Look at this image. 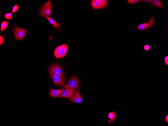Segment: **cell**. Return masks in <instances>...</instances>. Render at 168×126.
Instances as JSON below:
<instances>
[{
	"label": "cell",
	"instance_id": "cell-16",
	"mask_svg": "<svg viewBox=\"0 0 168 126\" xmlns=\"http://www.w3.org/2000/svg\"><path fill=\"white\" fill-rule=\"evenodd\" d=\"M12 13H7L5 15V18L8 20H11V18Z\"/></svg>",
	"mask_w": 168,
	"mask_h": 126
},
{
	"label": "cell",
	"instance_id": "cell-11",
	"mask_svg": "<svg viewBox=\"0 0 168 126\" xmlns=\"http://www.w3.org/2000/svg\"><path fill=\"white\" fill-rule=\"evenodd\" d=\"M65 88L60 89H51L50 91V95L52 97H60V96Z\"/></svg>",
	"mask_w": 168,
	"mask_h": 126
},
{
	"label": "cell",
	"instance_id": "cell-3",
	"mask_svg": "<svg viewBox=\"0 0 168 126\" xmlns=\"http://www.w3.org/2000/svg\"><path fill=\"white\" fill-rule=\"evenodd\" d=\"M13 32L15 39L17 40L23 39L27 33L25 29L16 26L13 29Z\"/></svg>",
	"mask_w": 168,
	"mask_h": 126
},
{
	"label": "cell",
	"instance_id": "cell-21",
	"mask_svg": "<svg viewBox=\"0 0 168 126\" xmlns=\"http://www.w3.org/2000/svg\"><path fill=\"white\" fill-rule=\"evenodd\" d=\"M164 63L165 66L168 65V56L165 57L164 58Z\"/></svg>",
	"mask_w": 168,
	"mask_h": 126
},
{
	"label": "cell",
	"instance_id": "cell-8",
	"mask_svg": "<svg viewBox=\"0 0 168 126\" xmlns=\"http://www.w3.org/2000/svg\"><path fill=\"white\" fill-rule=\"evenodd\" d=\"M76 91V89L68 88L64 89L61 94V97L70 99L73 96Z\"/></svg>",
	"mask_w": 168,
	"mask_h": 126
},
{
	"label": "cell",
	"instance_id": "cell-20",
	"mask_svg": "<svg viewBox=\"0 0 168 126\" xmlns=\"http://www.w3.org/2000/svg\"><path fill=\"white\" fill-rule=\"evenodd\" d=\"M153 0H138L139 2H143L147 3L149 4L152 3Z\"/></svg>",
	"mask_w": 168,
	"mask_h": 126
},
{
	"label": "cell",
	"instance_id": "cell-12",
	"mask_svg": "<svg viewBox=\"0 0 168 126\" xmlns=\"http://www.w3.org/2000/svg\"><path fill=\"white\" fill-rule=\"evenodd\" d=\"M118 115H117L114 111L109 112L108 115V117L110 120L108 121L109 124H113L114 123Z\"/></svg>",
	"mask_w": 168,
	"mask_h": 126
},
{
	"label": "cell",
	"instance_id": "cell-14",
	"mask_svg": "<svg viewBox=\"0 0 168 126\" xmlns=\"http://www.w3.org/2000/svg\"><path fill=\"white\" fill-rule=\"evenodd\" d=\"M152 4V5L155 7L159 8H164V6L160 0H153Z\"/></svg>",
	"mask_w": 168,
	"mask_h": 126
},
{
	"label": "cell",
	"instance_id": "cell-5",
	"mask_svg": "<svg viewBox=\"0 0 168 126\" xmlns=\"http://www.w3.org/2000/svg\"><path fill=\"white\" fill-rule=\"evenodd\" d=\"M49 73L64 76L63 70L60 66L56 63H54L50 65L49 68Z\"/></svg>",
	"mask_w": 168,
	"mask_h": 126
},
{
	"label": "cell",
	"instance_id": "cell-7",
	"mask_svg": "<svg viewBox=\"0 0 168 126\" xmlns=\"http://www.w3.org/2000/svg\"><path fill=\"white\" fill-rule=\"evenodd\" d=\"M107 2L106 0H93L91 1V5L94 9H101L105 7Z\"/></svg>",
	"mask_w": 168,
	"mask_h": 126
},
{
	"label": "cell",
	"instance_id": "cell-2",
	"mask_svg": "<svg viewBox=\"0 0 168 126\" xmlns=\"http://www.w3.org/2000/svg\"><path fill=\"white\" fill-rule=\"evenodd\" d=\"M51 2L50 1H48L47 2H45L44 4L40 8L39 11L40 16L46 17L50 16L52 6Z\"/></svg>",
	"mask_w": 168,
	"mask_h": 126
},
{
	"label": "cell",
	"instance_id": "cell-13",
	"mask_svg": "<svg viewBox=\"0 0 168 126\" xmlns=\"http://www.w3.org/2000/svg\"><path fill=\"white\" fill-rule=\"evenodd\" d=\"M46 18L49 21V22L55 28H59L60 27V24L57 22L51 17H46Z\"/></svg>",
	"mask_w": 168,
	"mask_h": 126
},
{
	"label": "cell",
	"instance_id": "cell-1",
	"mask_svg": "<svg viewBox=\"0 0 168 126\" xmlns=\"http://www.w3.org/2000/svg\"><path fill=\"white\" fill-rule=\"evenodd\" d=\"M68 49V46L66 44H64L59 46L54 50V55L57 58H61L66 55Z\"/></svg>",
	"mask_w": 168,
	"mask_h": 126
},
{
	"label": "cell",
	"instance_id": "cell-19",
	"mask_svg": "<svg viewBox=\"0 0 168 126\" xmlns=\"http://www.w3.org/2000/svg\"><path fill=\"white\" fill-rule=\"evenodd\" d=\"M19 8V6L17 5H15L13 7L12 10V13L16 11Z\"/></svg>",
	"mask_w": 168,
	"mask_h": 126
},
{
	"label": "cell",
	"instance_id": "cell-23",
	"mask_svg": "<svg viewBox=\"0 0 168 126\" xmlns=\"http://www.w3.org/2000/svg\"><path fill=\"white\" fill-rule=\"evenodd\" d=\"M164 122L166 124L168 123V115H167L164 118Z\"/></svg>",
	"mask_w": 168,
	"mask_h": 126
},
{
	"label": "cell",
	"instance_id": "cell-17",
	"mask_svg": "<svg viewBox=\"0 0 168 126\" xmlns=\"http://www.w3.org/2000/svg\"><path fill=\"white\" fill-rule=\"evenodd\" d=\"M49 74L51 77H61V78L64 77V76L49 73Z\"/></svg>",
	"mask_w": 168,
	"mask_h": 126
},
{
	"label": "cell",
	"instance_id": "cell-15",
	"mask_svg": "<svg viewBox=\"0 0 168 126\" xmlns=\"http://www.w3.org/2000/svg\"><path fill=\"white\" fill-rule=\"evenodd\" d=\"M8 22L7 21H4L2 23L0 28L1 32L3 31L8 26Z\"/></svg>",
	"mask_w": 168,
	"mask_h": 126
},
{
	"label": "cell",
	"instance_id": "cell-24",
	"mask_svg": "<svg viewBox=\"0 0 168 126\" xmlns=\"http://www.w3.org/2000/svg\"><path fill=\"white\" fill-rule=\"evenodd\" d=\"M4 42V39L2 37L1 35L0 36V45H1Z\"/></svg>",
	"mask_w": 168,
	"mask_h": 126
},
{
	"label": "cell",
	"instance_id": "cell-4",
	"mask_svg": "<svg viewBox=\"0 0 168 126\" xmlns=\"http://www.w3.org/2000/svg\"><path fill=\"white\" fill-rule=\"evenodd\" d=\"M79 86V80L78 78L73 76L68 81L66 84L64 86L65 89L68 88L77 89Z\"/></svg>",
	"mask_w": 168,
	"mask_h": 126
},
{
	"label": "cell",
	"instance_id": "cell-9",
	"mask_svg": "<svg viewBox=\"0 0 168 126\" xmlns=\"http://www.w3.org/2000/svg\"><path fill=\"white\" fill-rule=\"evenodd\" d=\"M69 100L73 102L78 103L82 102L83 99L80 93L79 89L78 88L74 95Z\"/></svg>",
	"mask_w": 168,
	"mask_h": 126
},
{
	"label": "cell",
	"instance_id": "cell-6",
	"mask_svg": "<svg viewBox=\"0 0 168 126\" xmlns=\"http://www.w3.org/2000/svg\"><path fill=\"white\" fill-rule=\"evenodd\" d=\"M155 22L154 17L152 15L148 22L146 23L140 24L136 27V28L139 31L146 30L152 27Z\"/></svg>",
	"mask_w": 168,
	"mask_h": 126
},
{
	"label": "cell",
	"instance_id": "cell-18",
	"mask_svg": "<svg viewBox=\"0 0 168 126\" xmlns=\"http://www.w3.org/2000/svg\"><path fill=\"white\" fill-rule=\"evenodd\" d=\"M138 2L137 0H128L127 1V3L128 4H134L137 3Z\"/></svg>",
	"mask_w": 168,
	"mask_h": 126
},
{
	"label": "cell",
	"instance_id": "cell-10",
	"mask_svg": "<svg viewBox=\"0 0 168 126\" xmlns=\"http://www.w3.org/2000/svg\"><path fill=\"white\" fill-rule=\"evenodd\" d=\"M51 77L55 85L61 86L64 85L65 80L64 77L62 78Z\"/></svg>",
	"mask_w": 168,
	"mask_h": 126
},
{
	"label": "cell",
	"instance_id": "cell-22",
	"mask_svg": "<svg viewBox=\"0 0 168 126\" xmlns=\"http://www.w3.org/2000/svg\"><path fill=\"white\" fill-rule=\"evenodd\" d=\"M150 46L148 45H145L144 46V49L146 51H148L150 49Z\"/></svg>",
	"mask_w": 168,
	"mask_h": 126
}]
</instances>
